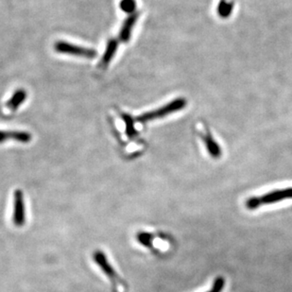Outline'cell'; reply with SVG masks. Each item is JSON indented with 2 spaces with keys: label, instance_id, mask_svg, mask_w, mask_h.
<instances>
[{
  "label": "cell",
  "instance_id": "52a82bcc",
  "mask_svg": "<svg viewBox=\"0 0 292 292\" xmlns=\"http://www.w3.org/2000/svg\"><path fill=\"white\" fill-rule=\"evenodd\" d=\"M11 139L17 140L18 142L28 143L32 140V134L26 132L0 131V144Z\"/></svg>",
  "mask_w": 292,
  "mask_h": 292
},
{
  "label": "cell",
  "instance_id": "5b68a950",
  "mask_svg": "<svg viewBox=\"0 0 292 292\" xmlns=\"http://www.w3.org/2000/svg\"><path fill=\"white\" fill-rule=\"evenodd\" d=\"M93 258H94V261L96 262V264L103 271V273L105 275L108 276L109 279L112 281L113 284L117 285V281L118 280L117 272H116L115 268L112 267V265L110 264L106 255L101 250H96L93 254Z\"/></svg>",
  "mask_w": 292,
  "mask_h": 292
},
{
  "label": "cell",
  "instance_id": "30bf717a",
  "mask_svg": "<svg viewBox=\"0 0 292 292\" xmlns=\"http://www.w3.org/2000/svg\"><path fill=\"white\" fill-rule=\"evenodd\" d=\"M234 4L233 2H228L227 0H221L217 5V13L220 17H227L230 16L231 12L233 11Z\"/></svg>",
  "mask_w": 292,
  "mask_h": 292
},
{
  "label": "cell",
  "instance_id": "4fadbf2b",
  "mask_svg": "<svg viewBox=\"0 0 292 292\" xmlns=\"http://www.w3.org/2000/svg\"><path fill=\"white\" fill-rule=\"evenodd\" d=\"M119 6L121 10L128 14H134V11L136 10V1L135 0H121L119 3Z\"/></svg>",
  "mask_w": 292,
  "mask_h": 292
},
{
  "label": "cell",
  "instance_id": "9c48e42d",
  "mask_svg": "<svg viewBox=\"0 0 292 292\" xmlns=\"http://www.w3.org/2000/svg\"><path fill=\"white\" fill-rule=\"evenodd\" d=\"M27 99V92L24 89H18L6 103V106L12 111H16Z\"/></svg>",
  "mask_w": 292,
  "mask_h": 292
},
{
  "label": "cell",
  "instance_id": "8992f818",
  "mask_svg": "<svg viewBox=\"0 0 292 292\" xmlns=\"http://www.w3.org/2000/svg\"><path fill=\"white\" fill-rule=\"evenodd\" d=\"M138 17H139V15L134 13V14L130 15L126 19L125 22L123 23V26L121 28L120 34H119V38L122 42H128L130 40L133 29H134V25L138 19Z\"/></svg>",
  "mask_w": 292,
  "mask_h": 292
},
{
  "label": "cell",
  "instance_id": "277c9868",
  "mask_svg": "<svg viewBox=\"0 0 292 292\" xmlns=\"http://www.w3.org/2000/svg\"><path fill=\"white\" fill-rule=\"evenodd\" d=\"M13 222L17 227H22L26 222L25 200L24 193L17 189L14 193V214Z\"/></svg>",
  "mask_w": 292,
  "mask_h": 292
},
{
  "label": "cell",
  "instance_id": "3957f363",
  "mask_svg": "<svg viewBox=\"0 0 292 292\" xmlns=\"http://www.w3.org/2000/svg\"><path fill=\"white\" fill-rule=\"evenodd\" d=\"M54 49L59 53L69 54V55L84 57V58H94L97 55V52L95 50L76 46V45L66 42V41H58V42L55 43Z\"/></svg>",
  "mask_w": 292,
  "mask_h": 292
},
{
  "label": "cell",
  "instance_id": "8fae6325",
  "mask_svg": "<svg viewBox=\"0 0 292 292\" xmlns=\"http://www.w3.org/2000/svg\"><path fill=\"white\" fill-rule=\"evenodd\" d=\"M123 118L125 121L126 133L130 138H134L137 135V132L134 128V120L130 115H123Z\"/></svg>",
  "mask_w": 292,
  "mask_h": 292
},
{
  "label": "cell",
  "instance_id": "6da1fadb",
  "mask_svg": "<svg viewBox=\"0 0 292 292\" xmlns=\"http://www.w3.org/2000/svg\"><path fill=\"white\" fill-rule=\"evenodd\" d=\"M184 106H185V100H183V99H178V100H173L166 105L162 106L161 108L143 114L136 118V121L139 123H146V122H149L151 120H154L156 118L167 117L176 111L182 110Z\"/></svg>",
  "mask_w": 292,
  "mask_h": 292
},
{
  "label": "cell",
  "instance_id": "ba28073f",
  "mask_svg": "<svg viewBox=\"0 0 292 292\" xmlns=\"http://www.w3.org/2000/svg\"><path fill=\"white\" fill-rule=\"evenodd\" d=\"M117 46H118V43L115 39L111 40L108 43L106 50H105V52H104V54H103V56L101 58V61H100V67H102L103 68L107 67L109 64L111 63L112 59L114 58L116 52H117Z\"/></svg>",
  "mask_w": 292,
  "mask_h": 292
},
{
  "label": "cell",
  "instance_id": "7c38bea8",
  "mask_svg": "<svg viewBox=\"0 0 292 292\" xmlns=\"http://www.w3.org/2000/svg\"><path fill=\"white\" fill-rule=\"evenodd\" d=\"M136 238L138 242L140 243L143 246L151 248L152 247V240H153V235L150 233H145V232H140L136 235Z\"/></svg>",
  "mask_w": 292,
  "mask_h": 292
},
{
  "label": "cell",
  "instance_id": "7a4b0ae2",
  "mask_svg": "<svg viewBox=\"0 0 292 292\" xmlns=\"http://www.w3.org/2000/svg\"><path fill=\"white\" fill-rule=\"evenodd\" d=\"M291 198L292 188H287V189H283V190H276L273 192L267 193L262 197L250 198L247 200L246 206H247V208L255 209L262 204L273 203V202L279 201V200L291 199Z\"/></svg>",
  "mask_w": 292,
  "mask_h": 292
},
{
  "label": "cell",
  "instance_id": "5bb4252c",
  "mask_svg": "<svg viewBox=\"0 0 292 292\" xmlns=\"http://www.w3.org/2000/svg\"><path fill=\"white\" fill-rule=\"evenodd\" d=\"M224 279L222 277H217L214 283V285H213V288L212 290H210L208 292H221L223 286H224Z\"/></svg>",
  "mask_w": 292,
  "mask_h": 292
}]
</instances>
